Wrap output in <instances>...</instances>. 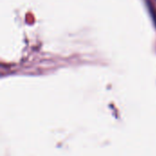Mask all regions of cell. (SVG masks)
<instances>
[{"instance_id": "obj_1", "label": "cell", "mask_w": 156, "mask_h": 156, "mask_svg": "<svg viewBox=\"0 0 156 156\" xmlns=\"http://www.w3.org/2000/svg\"><path fill=\"white\" fill-rule=\"evenodd\" d=\"M148 8H149V11H150V14L153 17V20L156 26V8L154 7V6L151 3L150 0H148Z\"/></svg>"}]
</instances>
